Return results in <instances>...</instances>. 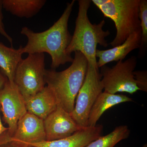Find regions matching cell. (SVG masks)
I'll use <instances>...</instances> for the list:
<instances>
[{
	"label": "cell",
	"instance_id": "cell-20",
	"mask_svg": "<svg viewBox=\"0 0 147 147\" xmlns=\"http://www.w3.org/2000/svg\"><path fill=\"white\" fill-rule=\"evenodd\" d=\"M3 3L2 0H0V34L4 37L10 42L11 45L13 44V40L6 31L4 25L3 23V14L2 13Z\"/></svg>",
	"mask_w": 147,
	"mask_h": 147
},
{
	"label": "cell",
	"instance_id": "cell-4",
	"mask_svg": "<svg viewBox=\"0 0 147 147\" xmlns=\"http://www.w3.org/2000/svg\"><path fill=\"white\" fill-rule=\"evenodd\" d=\"M105 17L114 22L115 38L110 44L115 47L121 45L140 28V0H92Z\"/></svg>",
	"mask_w": 147,
	"mask_h": 147
},
{
	"label": "cell",
	"instance_id": "cell-1",
	"mask_svg": "<svg viewBox=\"0 0 147 147\" xmlns=\"http://www.w3.org/2000/svg\"><path fill=\"white\" fill-rule=\"evenodd\" d=\"M75 1L67 3L60 18L46 30L35 32L28 27L22 28L21 34L28 39L26 45L22 47L23 54L47 53L52 59L51 67L53 69L72 62L74 58L67 53L66 50L72 38L68 30V21Z\"/></svg>",
	"mask_w": 147,
	"mask_h": 147
},
{
	"label": "cell",
	"instance_id": "cell-19",
	"mask_svg": "<svg viewBox=\"0 0 147 147\" xmlns=\"http://www.w3.org/2000/svg\"><path fill=\"white\" fill-rule=\"evenodd\" d=\"M134 79L139 90L147 92V70H138L134 71Z\"/></svg>",
	"mask_w": 147,
	"mask_h": 147
},
{
	"label": "cell",
	"instance_id": "cell-16",
	"mask_svg": "<svg viewBox=\"0 0 147 147\" xmlns=\"http://www.w3.org/2000/svg\"><path fill=\"white\" fill-rule=\"evenodd\" d=\"M22 47L18 49L8 47L0 42V69L11 84H14L15 71L22 59Z\"/></svg>",
	"mask_w": 147,
	"mask_h": 147
},
{
	"label": "cell",
	"instance_id": "cell-11",
	"mask_svg": "<svg viewBox=\"0 0 147 147\" xmlns=\"http://www.w3.org/2000/svg\"><path fill=\"white\" fill-rule=\"evenodd\" d=\"M103 130L101 125L83 127L69 137L63 139L24 145L36 147H85L101 136Z\"/></svg>",
	"mask_w": 147,
	"mask_h": 147
},
{
	"label": "cell",
	"instance_id": "cell-22",
	"mask_svg": "<svg viewBox=\"0 0 147 147\" xmlns=\"http://www.w3.org/2000/svg\"><path fill=\"white\" fill-rule=\"evenodd\" d=\"M7 80L8 79L0 69V90L3 88Z\"/></svg>",
	"mask_w": 147,
	"mask_h": 147
},
{
	"label": "cell",
	"instance_id": "cell-6",
	"mask_svg": "<svg viewBox=\"0 0 147 147\" xmlns=\"http://www.w3.org/2000/svg\"><path fill=\"white\" fill-rule=\"evenodd\" d=\"M99 68L88 63L85 80L76 96L73 111L70 113L80 127H88L90 111L103 90Z\"/></svg>",
	"mask_w": 147,
	"mask_h": 147
},
{
	"label": "cell",
	"instance_id": "cell-14",
	"mask_svg": "<svg viewBox=\"0 0 147 147\" xmlns=\"http://www.w3.org/2000/svg\"><path fill=\"white\" fill-rule=\"evenodd\" d=\"M131 98L125 95L112 94L102 92L97 97L91 109L88 126L94 127L96 125L99 119L106 110L115 105L123 102H131Z\"/></svg>",
	"mask_w": 147,
	"mask_h": 147
},
{
	"label": "cell",
	"instance_id": "cell-13",
	"mask_svg": "<svg viewBox=\"0 0 147 147\" xmlns=\"http://www.w3.org/2000/svg\"><path fill=\"white\" fill-rule=\"evenodd\" d=\"M27 111L44 120L58 107L54 94L48 87L25 98Z\"/></svg>",
	"mask_w": 147,
	"mask_h": 147
},
{
	"label": "cell",
	"instance_id": "cell-21",
	"mask_svg": "<svg viewBox=\"0 0 147 147\" xmlns=\"http://www.w3.org/2000/svg\"><path fill=\"white\" fill-rule=\"evenodd\" d=\"M25 145L13 141L0 142V147H25Z\"/></svg>",
	"mask_w": 147,
	"mask_h": 147
},
{
	"label": "cell",
	"instance_id": "cell-18",
	"mask_svg": "<svg viewBox=\"0 0 147 147\" xmlns=\"http://www.w3.org/2000/svg\"><path fill=\"white\" fill-rule=\"evenodd\" d=\"M139 19L140 28L142 30V40L140 51L142 53L147 45V1L140 0L139 2Z\"/></svg>",
	"mask_w": 147,
	"mask_h": 147
},
{
	"label": "cell",
	"instance_id": "cell-3",
	"mask_svg": "<svg viewBox=\"0 0 147 147\" xmlns=\"http://www.w3.org/2000/svg\"><path fill=\"white\" fill-rule=\"evenodd\" d=\"M91 2L90 0L78 1L79 12L75 22V30L66 53L71 55L72 53L80 52L86 57L89 63L98 68L96 57V47L98 45L104 47L108 46L105 38L110 33L108 30H103L105 20L98 24H92L90 21L88 12Z\"/></svg>",
	"mask_w": 147,
	"mask_h": 147
},
{
	"label": "cell",
	"instance_id": "cell-5",
	"mask_svg": "<svg viewBox=\"0 0 147 147\" xmlns=\"http://www.w3.org/2000/svg\"><path fill=\"white\" fill-rule=\"evenodd\" d=\"M45 71L44 53L28 54L19 62L15 71L14 83L24 99L45 88Z\"/></svg>",
	"mask_w": 147,
	"mask_h": 147
},
{
	"label": "cell",
	"instance_id": "cell-12",
	"mask_svg": "<svg viewBox=\"0 0 147 147\" xmlns=\"http://www.w3.org/2000/svg\"><path fill=\"white\" fill-rule=\"evenodd\" d=\"M142 40V30L139 29L127 38L122 43L106 50H96V58L98 59L97 65L98 68L113 61L123 60L130 52L139 49Z\"/></svg>",
	"mask_w": 147,
	"mask_h": 147
},
{
	"label": "cell",
	"instance_id": "cell-15",
	"mask_svg": "<svg viewBox=\"0 0 147 147\" xmlns=\"http://www.w3.org/2000/svg\"><path fill=\"white\" fill-rule=\"evenodd\" d=\"M45 0H2L3 7L20 18H31L41 10Z\"/></svg>",
	"mask_w": 147,
	"mask_h": 147
},
{
	"label": "cell",
	"instance_id": "cell-9",
	"mask_svg": "<svg viewBox=\"0 0 147 147\" xmlns=\"http://www.w3.org/2000/svg\"><path fill=\"white\" fill-rule=\"evenodd\" d=\"M45 140L43 120L28 112L18 121L16 131L12 137L9 138L3 134L0 135V141H15L24 145Z\"/></svg>",
	"mask_w": 147,
	"mask_h": 147
},
{
	"label": "cell",
	"instance_id": "cell-25",
	"mask_svg": "<svg viewBox=\"0 0 147 147\" xmlns=\"http://www.w3.org/2000/svg\"><path fill=\"white\" fill-rule=\"evenodd\" d=\"M142 147H147V144H145L144 145H143Z\"/></svg>",
	"mask_w": 147,
	"mask_h": 147
},
{
	"label": "cell",
	"instance_id": "cell-17",
	"mask_svg": "<svg viewBox=\"0 0 147 147\" xmlns=\"http://www.w3.org/2000/svg\"><path fill=\"white\" fill-rule=\"evenodd\" d=\"M130 133L128 126L120 125L109 134L100 136L85 147H114L122 140L128 138Z\"/></svg>",
	"mask_w": 147,
	"mask_h": 147
},
{
	"label": "cell",
	"instance_id": "cell-8",
	"mask_svg": "<svg viewBox=\"0 0 147 147\" xmlns=\"http://www.w3.org/2000/svg\"><path fill=\"white\" fill-rule=\"evenodd\" d=\"M0 105L3 120L8 126L3 134L11 138L16 131L18 121L28 111L24 96L15 84H11L8 80L0 90Z\"/></svg>",
	"mask_w": 147,
	"mask_h": 147
},
{
	"label": "cell",
	"instance_id": "cell-23",
	"mask_svg": "<svg viewBox=\"0 0 147 147\" xmlns=\"http://www.w3.org/2000/svg\"><path fill=\"white\" fill-rule=\"evenodd\" d=\"M1 105H0V135H1L4 132L7 131V129H8L7 127L4 126L2 122L1 119Z\"/></svg>",
	"mask_w": 147,
	"mask_h": 147
},
{
	"label": "cell",
	"instance_id": "cell-24",
	"mask_svg": "<svg viewBox=\"0 0 147 147\" xmlns=\"http://www.w3.org/2000/svg\"><path fill=\"white\" fill-rule=\"evenodd\" d=\"M25 147H36L33 146H29V145H25Z\"/></svg>",
	"mask_w": 147,
	"mask_h": 147
},
{
	"label": "cell",
	"instance_id": "cell-7",
	"mask_svg": "<svg viewBox=\"0 0 147 147\" xmlns=\"http://www.w3.org/2000/svg\"><path fill=\"white\" fill-rule=\"evenodd\" d=\"M137 64V58L132 56L125 61H119L113 67L105 65L100 67L104 92L112 94L127 92L132 94L139 90L134 76Z\"/></svg>",
	"mask_w": 147,
	"mask_h": 147
},
{
	"label": "cell",
	"instance_id": "cell-10",
	"mask_svg": "<svg viewBox=\"0 0 147 147\" xmlns=\"http://www.w3.org/2000/svg\"><path fill=\"white\" fill-rule=\"evenodd\" d=\"M46 141H53L71 136L80 127L67 113L60 106L43 120Z\"/></svg>",
	"mask_w": 147,
	"mask_h": 147
},
{
	"label": "cell",
	"instance_id": "cell-2",
	"mask_svg": "<svg viewBox=\"0 0 147 147\" xmlns=\"http://www.w3.org/2000/svg\"><path fill=\"white\" fill-rule=\"evenodd\" d=\"M71 64L60 71L46 69L45 79L47 86L54 94L60 106L71 113L79 90L84 83L88 69V61L79 52L74 53Z\"/></svg>",
	"mask_w": 147,
	"mask_h": 147
}]
</instances>
